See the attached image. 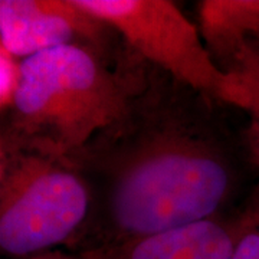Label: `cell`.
<instances>
[{
	"label": "cell",
	"mask_w": 259,
	"mask_h": 259,
	"mask_svg": "<svg viewBox=\"0 0 259 259\" xmlns=\"http://www.w3.org/2000/svg\"><path fill=\"white\" fill-rule=\"evenodd\" d=\"M137 105L76 161L102 177L107 226L97 248L213 219L235 190L232 158L214 136L171 115L141 117Z\"/></svg>",
	"instance_id": "6da1fadb"
},
{
	"label": "cell",
	"mask_w": 259,
	"mask_h": 259,
	"mask_svg": "<svg viewBox=\"0 0 259 259\" xmlns=\"http://www.w3.org/2000/svg\"><path fill=\"white\" fill-rule=\"evenodd\" d=\"M139 91L104 64L100 49L69 45L19 62L10 104L0 112V147L76 161L127 120Z\"/></svg>",
	"instance_id": "7a4b0ae2"
},
{
	"label": "cell",
	"mask_w": 259,
	"mask_h": 259,
	"mask_svg": "<svg viewBox=\"0 0 259 259\" xmlns=\"http://www.w3.org/2000/svg\"><path fill=\"white\" fill-rule=\"evenodd\" d=\"M0 179V259H29L62 249L82 232L94 194L74 161L5 153Z\"/></svg>",
	"instance_id": "3957f363"
},
{
	"label": "cell",
	"mask_w": 259,
	"mask_h": 259,
	"mask_svg": "<svg viewBox=\"0 0 259 259\" xmlns=\"http://www.w3.org/2000/svg\"><path fill=\"white\" fill-rule=\"evenodd\" d=\"M141 58L204 97L238 107L235 76L214 62L193 22L168 0H75Z\"/></svg>",
	"instance_id": "277c9868"
},
{
	"label": "cell",
	"mask_w": 259,
	"mask_h": 259,
	"mask_svg": "<svg viewBox=\"0 0 259 259\" xmlns=\"http://www.w3.org/2000/svg\"><path fill=\"white\" fill-rule=\"evenodd\" d=\"M110 30L75 0H0V39L20 61L69 45L101 49Z\"/></svg>",
	"instance_id": "5b68a950"
},
{
	"label": "cell",
	"mask_w": 259,
	"mask_h": 259,
	"mask_svg": "<svg viewBox=\"0 0 259 259\" xmlns=\"http://www.w3.org/2000/svg\"><path fill=\"white\" fill-rule=\"evenodd\" d=\"M246 216L228 223L219 218L139 239L100 246L98 259H231Z\"/></svg>",
	"instance_id": "8992f818"
},
{
	"label": "cell",
	"mask_w": 259,
	"mask_h": 259,
	"mask_svg": "<svg viewBox=\"0 0 259 259\" xmlns=\"http://www.w3.org/2000/svg\"><path fill=\"white\" fill-rule=\"evenodd\" d=\"M197 13L200 36L222 69L259 35V0H202Z\"/></svg>",
	"instance_id": "52a82bcc"
},
{
	"label": "cell",
	"mask_w": 259,
	"mask_h": 259,
	"mask_svg": "<svg viewBox=\"0 0 259 259\" xmlns=\"http://www.w3.org/2000/svg\"><path fill=\"white\" fill-rule=\"evenodd\" d=\"M223 71L231 72L238 85V108L250 117V140L259 166V35L252 37Z\"/></svg>",
	"instance_id": "ba28073f"
},
{
	"label": "cell",
	"mask_w": 259,
	"mask_h": 259,
	"mask_svg": "<svg viewBox=\"0 0 259 259\" xmlns=\"http://www.w3.org/2000/svg\"><path fill=\"white\" fill-rule=\"evenodd\" d=\"M19 78V62L0 39V112L12 101Z\"/></svg>",
	"instance_id": "9c48e42d"
},
{
	"label": "cell",
	"mask_w": 259,
	"mask_h": 259,
	"mask_svg": "<svg viewBox=\"0 0 259 259\" xmlns=\"http://www.w3.org/2000/svg\"><path fill=\"white\" fill-rule=\"evenodd\" d=\"M231 259H259V207L246 214L245 228L238 238Z\"/></svg>",
	"instance_id": "30bf717a"
},
{
	"label": "cell",
	"mask_w": 259,
	"mask_h": 259,
	"mask_svg": "<svg viewBox=\"0 0 259 259\" xmlns=\"http://www.w3.org/2000/svg\"><path fill=\"white\" fill-rule=\"evenodd\" d=\"M100 258V249H79V250H66L58 249L48 252L44 255H37L29 259H98Z\"/></svg>",
	"instance_id": "8fae6325"
},
{
	"label": "cell",
	"mask_w": 259,
	"mask_h": 259,
	"mask_svg": "<svg viewBox=\"0 0 259 259\" xmlns=\"http://www.w3.org/2000/svg\"><path fill=\"white\" fill-rule=\"evenodd\" d=\"M3 166H5V156H3V150L0 147V179L3 175Z\"/></svg>",
	"instance_id": "7c38bea8"
}]
</instances>
